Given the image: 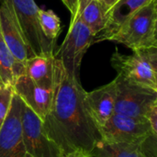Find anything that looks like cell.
Returning a JSON list of instances; mask_svg holds the SVG:
<instances>
[{
	"label": "cell",
	"mask_w": 157,
	"mask_h": 157,
	"mask_svg": "<svg viewBox=\"0 0 157 157\" xmlns=\"http://www.w3.org/2000/svg\"><path fill=\"white\" fill-rule=\"evenodd\" d=\"M86 92L79 78L68 73L61 60L55 58L52 105L42 127L63 156L75 151L88 154L100 140L85 106Z\"/></svg>",
	"instance_id": "obj_1"
},
{
	"label": "cell",
	"mask_w": 157,
	"mask_h": 157,
	"mask_svg": "<svg viewBox=\"0 0 157 157\" xmlns=\"http://www.w3.org/2000/svg\"><path fill=\"white\" fill-rule=\"evenodd\" d=\"M157 0L140 8L130 17L110 38L132 51L157 48Z\"/></svg>",
	"instance_id": "obj_2"
},
{
	"label": "cell",
	"mask_w": 157,
	"mask_h": 157,
	"mask_svg": "<svg viewBox=\"0 0 157 157\" xmlns=\"http://www.w3.org/2000/svg\"><path fill=\"white\" fill-rule=\"evenodd\" d=\"M111 65L125 80L157 92V48L132 51L130 55L116 50L111 56Z\"/></svg>",
	"instance_id": "obj_3"
},
{
	"label": "cell",
	"mask_w": 157,
	"mask_h": 157,
	"mask_svg": "<svg viewBox=\"0 0 157 157\" xmlns=\"http://www.w3.org/2000/svg\"><path fill=\"white\" fill-rule=\"evenodd\" d=\"M94 38L95 35L80 19V11L77 9L71 16L67 35L54 57L61 60L68 73L79 78L82 59L94 43Z\"/></svg>",
	"instance_id": "obj_4"
},
{
	"label": "cell",
	"mask_w": 157,
	"mask_h": 157,
	"mask_svg": "<svg viewBox=\"0 0 157 157\" xmlns=\"http://www.w3.org/2000/svg\"><path fill=\"white\" fill-rule=\"evenodd\" d=\"M114 80L117 87L114 113L145 119L157 106V92L132 84L120 75Z\"/></svg>",
	"instance_id": "obj_5"
},
{
	"label": "cell",
	"mask_w": 157,
	"mask_h": 157,
	"mask_svg": "<svg viewBox=\"0 0 157 157\" xmlns=\"http://www.w3.org/2000/svg\"><path fill=\"white\" fill-rule=\"evenodd\" d=\"M14 7L22 34L34 55L54 54L55 41L49 40L43 33L40 19L39 7L34 0H10Z\"/></svg>",
	"instance_id": "obj_6"
},
{
	"label": "cell",
	"mask_w": 157,
	"mask_h": 157,
	"mask_svg": "<svg viewBox=\"0 0 157 157\" xmlns=\"http://www.w3.org/2000/svg\"><path fill=\"white\" fill-rule=\"evenodd\" d=\"M100 140L107 143H123L140 145L154 135L145 119L113 113L107 122L98 128ZM156 136V135H155Z\"/></svg>",
	"instance_id": "obj_7"
},
{
	"label": "cell",
	"mask_w": 157,
	"mask_h": 157,
	"mask_svg": "<svg viewBox=\"0 0 157 157\" xmlns=\"http://www.w3.org/2000/svg\"><path fill=\"white\" fill-rule=\"evenodd\" d=\"M23 143L29 157H63L59 148L47 137L41 121L22 103Z\"/></svg>",
	"instance_id": "obj_8"
},
{
	"label": "cell",
	"mask_w": 157,
	"mask_h": 157,
	"mask_svg": "<svg viewBox=\"0 0 157 157\" xmlns=\"http://www.w3.org/2000/svg\"><path fill=\"white\" fill-rule=\"evenodd\" d=\"M21 108L22 101L14 93L8 113L0 127V157H29L23 143Z\"/></svg>",
	"instance_id": "obj_9"
},
{
	"label": "cell",
	"mask_w": 157,
	"mask_h": 157,
	"mask_svg": "<svg viewBox=\"0 0 157 157\" xmlns=\"http://www.w3.org/2000/svg\"><path fill=\"white\" fill-rule=\"evenodd\" d=\"M0 31L17 62L25 65L29 58L35 56L25 40L10 0H0Z\"/></svg>",
	"instance_id": "obj_10"
},
{
	"label": "cell",
	"mask_w": 157,
	"mask_h": 157,
	"mask_svg": "<svg viewBox=\"0 0 157 157\" xmlns=\"http://www.w3.org/2000/svg\"><path fill=\"white\" fill-rule=\"evenodd\" d=\"M14 93L20 98L41 122L47 117L52 99V89H45L37 86L27 75L17 78L13 85Z\"/></svg>",
	"instance_id": "obj_11"
},
{
	"label": "cell",
	"mask_w": 157,
	"mask_h": 157,
	"mask_svg": "<svg viewBox=\"0 0 157 157\" xmlns=\"http://www.w3.org/2000/svg\"><path fill=\"white\" fill-rule=\"evenodd\" d=\"M116 96L117 87L115 80L91 92H86L85 106L98 130L114 113Z\"/></svg>",
	"instance_id": "obj_12"
},
{
	"label": "cell",
	"mask_w": 157,
	"mask_h": 157,
	"mask_svg": "<svg viewBox=\"0 0 157 157\" xmlns=\"http://www.w3.org/2000/svg\"><path fill=\"white\" fill-rule=\"evenodd\" d=\"M152 0H120L108 14V21L101 32L94 38V43L109 40L121 25L140 8Z\"/></svg>",
	"instance_id": "obj_13"
},
{
	"label": "cell",
	"mask_w": 157,
	"mask_h": 157,
	"mask_svg": "<svg viewBox=\"0 0 157 157\" xmlns=\"http://www.w3.org/2000/svg\"><path fill=\"white\" fill-rule=\"evenodd\" d=\"M54 54H40L29 58L25 63V75L37 86L52 89Z\"/></svg>",
	"instance_id": "obj_14"
},
{
	"label": "cell",
	"mask_w": 157,
	"mask_h": 157,
	"mask_svg": "<svg viewBox=\"0 0 157 157\" xmlns=\"http://www.w3.org/2000/svg\"><path fill=\"white\" fill-rule=\"evenodd\" d=\"M80 19L96 36L103 30L108 21L109 9L98 0H90L84 8L78 7Z\"/></svg>",
	"instance_id": "obj_15"
},
{
	"label": "cell",
	"mask_w": 157,
	"mask_h": 157,
	"mask_svg": "<svg viewBox=\"0 0 157 157\" xmlns=\"http://www.w3.org/2000/svg\"><path fill=\"white\" fill-rule=\"evenodd\" d=\"M25 74V65L17 62L0 31V81L13 86L17 77Z\"/></svg>",
	"instance_id": "obj_16"
},
{
	"label": "cell",
	"mask_w": 157,
	"mask_h": 157,
	"mask_svg": "<svg viewBox=\"0 0 157 157\" xmlns=\"http://www.w3.org/2000/svg\"><path fill=\"white\" fill-rule=\"evenodd\" d=\"M89 157H142L140 145L123 143H107L98 141L92 150L88 153Z\"/></svg>",
	"instance_id": "obj_17"
},
{
	"label": "cell",
	"mask_w": 157,
	"mask_h": 157,
	"mask_svg": "<svg viewBox=\"0 0 157 157\" xmlns=\"http://www.w3.org/2000/svg\"><path fill=\"white\" fill-rule=\"evenodd\" d=\"M39 19L44 35L51 40L56 41L61 31V21L52 10L39 9Z\"/></svg>",
	"instance_id": "obj_18"
},
{
	"label": "cell",
	"mask_w": 157,
	"mask_h": 157,
	"mask_svg": "<svg viewBox=\"0 0 157 157\" xmlns=\"http://www.w3.org/2000/svg\"><path fill=\"white\" fill-rule=\"evenodd\" d=\"M13 95V86H7L0 81V127L8 113Z\"/></svg>",
	"instance_id": "obj_19"
},
{
	"label": "cell",
	"mask_w": 157,
	"mask_h": 157,
	"mask_svg": "<svg viewBox=\"0 0 157 157\" xmlns=\"http://www.w3.org/2000/svg\"><path fill=\"white\" fill-rule=\"evenodd\" d=\"M146 121L150 125L151 131L154 135L157 136V106L154 107L146 116Z\"/></svg>",
	"instance_id": "obj_20"
},
{
	"label": "cell",
	"mask_w": 157,
	"mask_h": 157,
	"mask_svg": "<svg viewBox=\"0 0 157 157\" xmlns=\"http://www.w3.org/2000/svg\"><path fill=\"white\" fill-rule=\"evenodd\" d=\"M62 1L71 12V16H73L78 8L79 0H62Z\"/></svg>",
	"instance_id": "obj_21"
},
{
	"label": "cell",
	"mask_w": 157,
	"mask_h": 157,
	"mask_svg": "<svg viewBox=\"0 0 157 157\" xmlns=\"http://www.w3.org/2000/svg\"><path fill=\"white\" fill-rule=\"evenodd\" d=\"M98 1H100L109 9V11L120 0H98Z\"/></svg>",
	"instance_id": "obj_22"
},
{
	"label": "cell",
	"mask_w": 157,
	"mask_h": 157,
	"mask_svg": "<svg viewBox=\"0 0 157 157\" xmlns=\"http://www.w3.org/2000/svg\"><path fill=\"white\" fill-rule=\"evenodd\" d=\"M63 157H89L88 154L84 151H75Z\"/></svg>",
	"instance_id": "obj_23"
},
{
	"label": "cell",
	"mask_w": 157,
	"mask_h": 157,
	"mask_svg": "<svg viewBox=\"0 0 157 157\" xmlns=\"http://www.w3.org/2000/svg\"><path fill=\"white\" fill-rule=\"evenodd\" d=\"M89 1L90 0H79V5L78 6H80L81 7H84Z\"/></svg>",
	"instance_id": "obj_24"
},
{
	"label": "cell",
	"mask_w": 157,
	"mask_h": 157,
	"mask_svg": "<svg viewBox=\"0 0 157 157\" xmlns=\"http://www.w3.org/2000/svg\"><path fill=\"white\" fill-rule=\"evenodd\" d=\"M142 157H146V156H144V155H143V156H142Z\"/></svg>",
	"instance_id": "obj_25"
},
{
	"label": "cell",
	"mask_w": 157,
	"mask_h": 157,
	"mask_svg": "<svg viewBox=\"0 0 157 157\" xmlns=\"http://www.w3.org/2000/svg\"></svg>",
	"instance_id": "obj_26"
}]
</instances>
